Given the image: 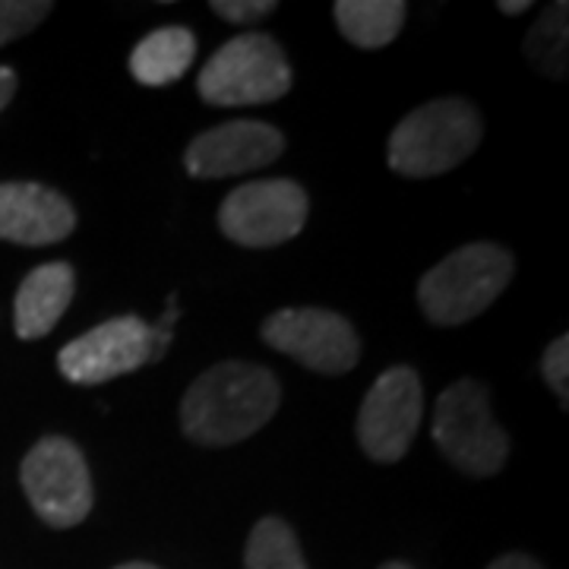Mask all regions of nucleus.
<instances>
[{
  "instance_id": "5",
  "label": "nucleus",
  "mask_w": 569,
  "mask_h": 569,
  "mask_svg": "<svg viewBox=\"0 0 569 569\" xmlns=\"http://www.w3.org/2000/svg\"><path fill=\"white\" fill-rule=\"evenodd\" d=\"M433 440L447 462L471 478H490L509 459V437L493 421L490 392L478 380L449 383L433 408Z\"/></svg>"
},
{
  "instance_id": "6",
  "label": "nucleus",
  "mask_w": 569,
  "mask_h": 569,
  "mask_svg": "<svg viewBox=\"0 0 569 569\" xmlns=\"http://www.w3.org/2000/svg\"><path fill=\"white\" fill-rule=\"evenodd\" d=\"M20 481L32 509L51 529H73L92 512L96 488L82 449L67 437H44L26 452Z\"/></svg>"
},
{
  "instance_id": "23",
  "label": "nucleus",
  "mask_w": 569,
  "mask_h": 569,
  "mask_svg": "<svg viewBox=\"0 0 569 569\" xmlns=\"http://www.w3.org/2000/svg\"><path fill=\"white\" fill-rule=\"evenodd\" d=\"M529 7H531L529 0H500V10H503V13H509V17H522Z\"/></svg>"
},
{
  "instance_id": "14",
  "label": "nucleus",
  "mask_w": 569,
  "mask_h": 569,
  "mask_svg": "<svg viewBox=\"0 0 569 569\" xmlns=\"http://www.w3.org/2000/svg\"><path fill=\"white\" fill-rule=\"evenodd\" d=\"M197 58V39L190 29L183 26H162L149 36L137 41V48L130 51V77L140 86H171L190 70V63Z\"/></svg>"
},
{
  "instance_id": "22",
  "label": "nucleus",
  "mask_w": 569,
  "mask_h": 569,
  "mask_svg": "<svg viewBox=\"0 0 569 569\" xmlns=\"http://www.w3.org/2000/svg\"><path fill=\"white\" fill-rule=\"evenodd\" d=\"M13 92H17V73L10 67H0V111L10 104Z\"/></svg>"
},
{
  "instance_id": "12",
  "label": "nucleus",
  "mask_w": 569,
  "mask_h": 569,
  "mask_svg": "<svg viewBox=\"0 0 569 569\" xmlns=\"http://www.w3.org/2000/svg\"><path fill=\"white\" fill-rule=\"evenodd\" d=\"M77 231L73 203L32 181L0 183V241L22 247L61 244Z\"/></svg>"
},
{
  "instance_id": "3",
  "label": "nucleus",
  "mask_w": 569,
  "mask_h": 569,
  "mask_svg": "<svg viewBox=\"0 0 569 569\" xmlns=\"http://www.w3.org/2000/svg\"><path fill=\"white\" fill-rule=\"evenodd\" d=\"M512 272L516 260L507 247L475 241L427 269L418 282V301L433 326H462L507 291Z\"/></svg>"
},
{
  "instance_id": "11",
  "label": "nucleus",
  "mask_w": 569,
  "mask_h": 569,
  "mask_svg": "<svg viewBox=\"0 0 569 569\" xmlns=\"http://www.w3.org/2000/svg\"><path fill=\"white\" fill-rule=\"evenodd\" d=\"M284 152V137L263 121H228L203 130L187 146L183 164L190 178H234L272 164Z\"/></svg>"
},
{
  "instance_id": "8",
  "label": "nucleus",
  "mask_w": 569,
  "mask_h": 569,
  "mask_svg": "<svg viewBox=\"0 0 569 569\" xmlns=\"http://www.w3.org/2000/svg\"><path fill=\"white\" fill-rule=\"evenodd\" d=\"M266 346L295 358L313 373L342 377L361 358V339L342 313L323 307H284L266 317Z\"/></svg>"
},
{
  "instance_id": "21",
  "label": "nucleus",
  "mask_w": 569,
  "mask_h": 569,
  "mask_svg": "<svg viewBox=\"0 0 569 569\" xmlns=\"http://www.w3.org/2000/svg\"><path fill=\"white\" fill-rule=\"evenodd\" d=\"M488 569H545L535 557L529 553H503V557H497Z\"/></svg>"
},
{
  "instance_id": "9",
  "label": "nucleus",
  "mask_w": 569,
  "mask_h": 569,
  "mask_svg": "<svg viewBox=\"0 0 569 569\" xmlns=\"http://www.w3.org/2000/svg\"><path fill=\"white\" fill-rule=\"evenodd\" d=\"M425 418V387L411 367L383 370L358 411V443L373 462L392 466L406 456Z\"/></svg>"
},
{
  "instance_id": "24",
  "label": "nucleus",
  "mask_w": 569,
  "mask_h": 569,
  "mask_svg": "<svg viewBox=\"0 0 569 569\" xmlns=\"http://www.w3.org/2000/svg\"><path fill=\"white\" fill-rule=\"evenodd\" d=\"M114 569H159V567H152V563H123V567H114Z\"/></svg>"
},
{
  "instance_id": "16",
  "label": "nucleus",
  "mask_w": 569,
  "mask_h": 569,
  "mask_svg": "<svg viewBox=\"0 0 569 569\" xmlns=\"http://www.w3.org/2000/svg\"><path fill=\"white\" fill-rule=\"evenodd\" d=\"M569 7L550 3L548 10L538 17V22L526 36V58L538 73H545L550 80H567V48H569V26H567Z\"/></svg>"
},
{
  "instance_id": "19",
  "label": "nucleus",
  "mask_w": 569,
  "mask_h": 569,
  "mask_svg": "<svg viewBox=\"0 0 569 569\" xmlns=\"http://www.w3.org/2000/svg\"><path fill=\"white\" fill-rule=\"evenodd\" d=\"M541 373H545V383L550 392L560 399V406H569V336H557L545 351V361H541Z\"/></svg>"
},
{
  "instance_id": "13",
  "label": "nucleus",
  "mask_w": 569,
  "mask_h": 569,
  "mask_svg": "<svg viewBox=\"0 0 569 569\" xmlns=\"http://www.w3.org/2000/svg\"><path fill=\"white\" fill-rule=\"evenodd\" d=\"M77 295V272L70 263L36 266L17 291L13 305V329L22 342L44 339L54 326L61 323L67 307Z\"/></svg>"
},
{
  "instance_id": "2",
  "label": "nucleus",
  "mask_w": 569,
  "mask_h": 569,
  "mask_svg": "<svg viewBox=\"0 0 569 569\" xmlns=\"http://www.w3.org/2000/svg\"><path fill=\"white\" fill-rule=\"evenodd\" d=\"M485 123L466 99H433L406 114L389 137L387 159L396 174L437 178L462 164L481 146Z\"/></svg>"
},
{
  "instance_id": "15",
  "label": "nucleus",
  "mask_w": 569,
  "mask_h": 569,
  "mask_svg": "<svg viewBox=\"0 0 569 569\" xmlns=\"http://www.w3.org/2000/svg\"><path fill=\"white\" fill-rule=\"evenodd\" d=\"M336 26L355 48L377 51L396 41L406 26L408 7L402 0H339L332 7Z\"/></svg>"
},
{
  "instance_id": "7",
  "label": "nucleus",
  "mask_w": 569,
  "mask_h": 569,
  "mask_svg": "<svg viewBox=\"0 0 569 569\" xmlns=\"http://www.w3.org/2000/svg\"><path fill=\"white\" fill-rule=\"evenodd\" d=\"M310 200L305 187L269 178L234 187L219 206V228L228 241L253 250L279 247L305 231Z\"/></svg>"
},
{
  "instance_id": "1",
  "label": "nucleus",
  "mask_w": 569,
  "mask_h": 569,
  "mask_svg": "<svg viewBox=\"0 0 569 569\" xmlns=\"http://www.w3.org/2000/svg\"><path fill=\"white\" fill-rule=\"evenodd\" d=\"M282 402L269 367L222 361L203 370L181 402V430L197 447H234L263 430Z\"/></svg>"
},
{
  "instance_id": "17",
  "label": "nucleus",
  "mask_w": 569,
  "mask_h": 569,
  "mask_svg": "<svg viewBox=\"0 0 569 569\" xmlns=\"http://www.w3.org/2000/svg\"><path fill=\"white\" fill-rule=\"evenodd\" d=\"M247 569H307L305 553L298 545L295 529L279 519V516H266L260 519L250 538H247L244 550Z\"/></svg>"
},
{
  "instance_id": "18",
  "label": "nucleus",
  "mask_w": 569,
  "mask_h": 569,
  "mask_svg": "<svg viewBox=\"0 0 569 569\" xmlns=\"http://www.w3.org/2000/svg\"><path fill=\"white\" fill-rule=\"evenodd\" d=\"M48 13V0H0V48L32 32Z\"/></svg>"
},
{
  "instance_id": "10",
  "label": "nucleus",
  "mask_w": 569,
  "mask_h": 569,
  "mask_svg": "<svg viewBox=\"0 0 569 569\" xmlns=\"http://www.w3.org/2000/svg\"><path fill=\"white\" fill-rule=\"evenodd\" d=\"M152 361V329L140 317L127 313L89 329L67 342L58 355V367L70 383L99 387L114 377L133 373Z\"/></svg>"
},
{
  "instance_id": "20",
  "label": "nucleus",
  "mask_w": 569,
  "mask_h": 569,
  "mask_svg": "<svg viewBox=\"0 0 569 569\" xmlns=\"http://www.w3.org/2000/svg\"><path fill=\"white\" fill-rule=\"evenodd\" d=\"M209 7H212V13H219L222 20L238 22V26L266 20L269 13H276V3H272V0H212Z\"/></svg>"
},
{
  "instance_id": "4",
  "label": "nucleus",
  "mask_w": 569,
  "mask_h": 569,
  "mask_svg": "<svg viewBox=\"0 0 569 569\" xmlns=\"http://www.w3.org/2000/svg\"><path fill=\"white\" fill-rule=\"evenodd\" d=\"M291 89V63L282 44L266 32H244L228 39L203 63L197 92L216 108L279 102Z\"/></svg>"
},
{
  "instance_id": "25",
  "label": "nucleus",
  "mask_w": 569,
  "mask_h": 569,
  "mask_svg": "<svg viewBox=\"0 0 569 569\" xmlns=\"http://www.w3.org/2000/svg\"><path fill=\"white\" fill-rule=\"evenodd\" d=\"M380 569H411L408 563H399V560H392V563H383Z\"/></svg>"
}]
</instances>
